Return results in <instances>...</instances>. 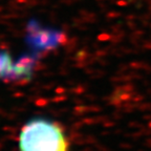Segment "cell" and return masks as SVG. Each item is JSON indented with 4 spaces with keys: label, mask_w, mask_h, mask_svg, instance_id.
Returning <instances> with one entry per match:
<instances>
[{
    "label": "cell",
    "mask_w": 151,
    "mask_h": 151,
    "mask_svg": "<svg viewBox=\"0 0 151 151\" xmlns=\"http://www.w3.org/2000/svg\"><path fill=\"white\" fill-rule=\"evenodd\" d=\"M54 33L55 29H50V28H42L40 35L37 38V40L33 44V48L35 50H44L47 45L52 44L54 42Z\"/></svg>",
    "instance_id": "cell-2"
},
{
    "label": "cell",
    "mask_w": 151,
    "mask_h": 151,
    "mask_svg": "<svg viewBox=\"0 0 151 151\" xmlns=\"http://www.w3.org/2000/svg\"><path fill=\"white\" fill-rule=\"evenodd\" d=\"M67 146L61 128L46 119L27 122L19 137L21 151H67Z\"/></svg>",
    "instance_id": "cell-1"
},
{
    "label": "cell",
    "mask_w": 151,
    "mask_h": 151,
    "mask_svg": "<svg viewBox=\"0 0 151 151\" xmlns=\"http://www.w3.org/2000/svg\"><path fill=\"white\" fill-rule=\"evenodd\" d=\"M42 28H41V25L40 23L35 20V19H32L31 21L27 23V26H26V32L27 34H31V33H35V32H38V31H41Z\"/></svg>",
    "instance_id": "cell-3"
}]
</instances>
